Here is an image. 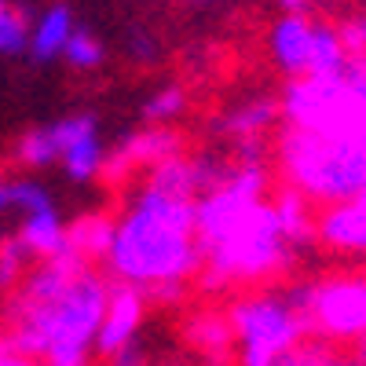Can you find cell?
Wrapping results in <instances>:
<instances>
[{
  "label": "cell",
  "instance_id": "6da1fadb",
  "mask_svg": "<svg viewBox=\"0 0 366 366\" xmlns=\"http://www.w3.org/2000/svg\"><path fill=\"white\" fill-rule=\"evenodd\" d=\"M107 279L74 249L44 257L19 279L11 304V345L48 366H84L107 308Z\"/></svg>",
  "mask_w": 366,
  "mask_h": 366
},
{
  "label": "cell",
  "instance_id": "7a4b0ae2",
  "mask_svg": "<svg viewBox=\"0 0 366 366\" xmlns=\"http://www.w3.org/2000/svg\"><path fill=\"white\" fill-rule=\"evenodd\" d=\"M103 264L117 282L143 293H179V286L202 271L194 198L158 187L143 176L117 212Z\"/></svg>",
  "mask_w": 366,
  "mask_h": 366
},
{
  "label": "cell",
  "instance_id": "3957f363",
  "mask_svg": "<svg viewBox=\"0 0 366 366\" xmlns=\"http://www.w3.org/2000/svg\"><path fill=\"white\" fill-rule=\"evenodd\" d=\"M279 169L312 205L352 202L366 191V132L322 136L290 125L279 136Z\"/></svg>",
  "mask_w": 366,
  "mask_h": 366
},
{
  "label": "cell",
  "instance_id": "277c9868",
  "mask_svg": "<svg viewBox=\"0 0 366 366\" xmlns=\"http://www.w3.org/2000/svg\"><path fill=\"white\" fill-rule=\"evenodd\" d=\"M227 322L231 337L238 341L242 366H271L282 352L308 337V315L297 290L242 297L234 300Z\"/></svg>",
  "mask_w": 366,
  "mask_h": 366
},
{
  "label": "cell",
  "instance_id": "5b68a950",
  "mask_svg": "<svg viewBox=\"0 0 366 366\" xmlns=\"http://www.w3.org/2000/svg\"><path fill=\"white\" fill-rule=\"evenodd\" d=\"M279 103L286 125L293 129L322 136L366 132V96L348 81L345 70L333 77H290Z\"/></svg>",
  "mask_w": 366,
  "mask_h": 366
},
{
  "label": "cell",
  "instance_id": "8992f818",
  "mask_svg": "<svg viewBox=\"0 0 366 366\" xmlns=\"http://www.w3.org/2000/svg\"><path fill=\"white\" fill-rule=\"evenodd\" d=\"M267 55L286 77H333L348 66V48L341 29L315 22L312 15H286L274 19L267 34Z\"/></svg>",
  "mask_w": 366,
  "mask_h": 366
},
{
  "label": "cell",
  "instance_id": "52a82bcc",
  "mask_svg": "<svg viewBox=\"0 0 366 366\" xmlns=\"http://www.w3.org/2000/svg\"><path fill=\"white\" fill-rule=\"evenodd\" d=\"M308 330L326 341H362L366 345V274H333L308 286H297Z\"/></svg>",
  "mask_w": 366,
  "mask_h": 366
},
{
  "label": "cell",
  "instance_id": "ba28073f",
  "mask_svg": "<svg viewBox=\"0 0 366 366\" xmlns=\"http://www.w3.org/2000/svg\"><path fill=\"white\" fill-rule=\"evenodd\" d=\"M51 132L59 143V165L70 183H92L96 176H103L107 143L99 136L96 114H66L51 121Z\"/></svg>",
  "mask_w": 366,
  "mask_h": 366
},
{
  "label": "cell",
  "instance_id": "9c48e42d",
  "mask_svg": "<svg viewBox=\"0 0 366 366\" xmlns=\"http://www.w3.org/2000/svg\"><path fill=\"white\" fill-rule=\"evenodd\" d=\"M172 154H179V132H172L169 125H147L143 132H132V136L121 139V147L114 154H107L103 176L107 179H125L132 172H147L150 165H158Z\"/></svg>",
  "mask_w": 366,
  "mask_h": 366
},
{
  "label": "cell",
  "instance_id": "30bf717a",
  "mask_svg": "<svg viewBox=\"0 0 366 366\" xmlns=\"http://www.w3.org/2000/svg\"><path fill=\"white\" fill-rule=\"evenodd\" d=\"M143 312H147V293L143 290L125 286V282L110 286L107 308H103V322H99V333H96V352L110 359L117 348H125L139 333Z\"/></svg>",
  "mask_w": 366,
  "mask_h": 366
},
{
  "label": "cell",
  "instance_id": "8fae6325",
  "mask_svg": "<svg viewBox=\"0 0 366 366\" xmlns=\"http://www.w3.org/2000/svg\"><path fill=\"white\" fill-rule=\"evenodd\" d=\"M315 238L337 253L366 257V194L337 205H322L315 217Z\"/></svg>",
  "mask_w": 366,
  "mask_h": 366
},
{
  "label": "cell",
  "instance_id": "7c38bea8",
  "mask_svg": "<svg viewBox=\"0 0 366 366\" xmlns=\"http://www.w3.org/2000/svg\"><path fill=\"white\" fill-rule=\"evenodd\" d=\"M74 8L70 4H48L41 15L29 19V41H26V51L34 63H55L66 48V37L74 34Z\"/></svg>",
  "mask_w": 366,
  "mask_h": 366
},
{
  "label": "cell",
  "instance_id": "4fadbf2b",
  "mask_svg": "<svg viewBox=\"0 0 366 366\" xmlns=\"http://www.w3.org/2000/svg\"><path fill=\"white\" fill-rule=\"evenodd\" d=\"M282 117V103L279 99H267V96H253L246 103H234L231 110H224L217 117V132L242 143V139H264L274 121Z\"/></svg>",
  "mask_w": 366,
  "mask_h": 366
},
{
  "label": "cell",
  "instance_id": "5bb4252c",
  "mask_svg": "<svg viewBox=\"0 0 366 366\" xmlns=\"http://www.w3.org/2000/svg\"><path fill=\"white\" fill-rule=\"evenodd\" d=\"M19 238L29 246L34 257H59L70 249V234H66V224L59 220L55 205L51 209H37V212H26L22 217V227H19Z\"/></svg>",
  "mask_w": 366,
  "mask_h": 366
},
{
  "label": "cell",
  "instance_id": "9a60e30c",
  "mask_svg": "<svg viewBox=\"0 0 366 366\" xmlns=\"http://www.w3.org/2000/svg\"><path fill=\"white\" fill-rule=\"evenodd\" d=\"M15 162L29 172H41V169H51L59 165V143H55V132L51 125H37L15 139Z\"/></svg>",
  "mask_w": 366,
  "mask_h": 366
},
{
  "label": "cell",
  "instance_id": "2e32d148",
  "mask_svg": "<svg viewBox=\"0 0 366 366\" xmlns=\"http://www.w3.org/2000/svg\"><path fill=\"white\" fill-rule=\"evenodd\" d=\"M110 231H114V220L110 217H103V212H96V217H81L74 227H66V234H70V249L77 253V257H96V260H103V253H107V246H110Z\"/></svg>",
  "mask_w": 366,
  "mask_h": 366
},
{
  "label": "cell",
  "instance_id": "e0dca14e",
  "mask_svg": "<svg viewBox=\"0 0 366 366\" xmlns=\"http://www.w3.org/2000/svg\"><path fill=\"white\" fill-rule=\"evenodd\" d=\"M59 59H63L70 70L88 74V70H99L107 63V48H103V41L92 34L88 26H74V34L66 37V48H63Z\"/></svg>",
  "mask_w": 366,
  "mask_h": 366
},
{
  "label": "cell",
  "instance_id": "ac0fdd59",
  "mask_svg": "<svg viewBox=\"0 0 366 366\" xmlns=\"http://www.w3.org/2000/svg\"><path fill=\"white\" fill-rule=\"evenodd\" d=\"M29 41V11L15 0H0V59L22 55Z\"/></svg>",
  "mask_w": 366,
  "mask_h": 366
},
{
  "label": "cell",
  "instance_id": "d6986e66",
  "mask_svg": "<svg viewBox=\"0 0 366 366\" xmlns=\"http://www.w3.org/2000/svg\"><path fill=\"white\" fill-rule=\"evenodd\" d=\"M183 110H187V92L179 84H162L154 96H147L139 114H143L147 125H172Z\"/></svg>",
  "mask_w": 366,
  "mask_h": 366
},
{
  "label": "cell",
  "instance_id": "ffe728a7",
  "mask_svg": "<svg viewBox=\"0 0 366 366\" xmlns=\"http://www.w3.org/2000/svg\"><path fill=\"white\" fill-rule=\"evenodd\" d=\"M125 55L132 59V63H139V66H150V63L162 55V37H158L150 26L132 22L129 34H125Z\"/></svg>",
  "mask_w": 366,
  "mask_h": 366
},
{
  "label": "cell",
  "instance_id": "44dd1931",
  "mask_svg": "<svg viewBox=\"0 0 366 366\" xmlns=\"http://www.w3.org/2000/svg\"><path fill=\"white\" fill-rule=\"evenodd\" d=\"M29 260H34V253H29V246H26L19 234L0 242V286L19 282L22 274H26V264Z\"/></svg>",
  "mask_w": 366,
  "mask_h": 366
},
{
  "label": "cell",
  "instance_id": "7402d4cb",
  "mask_svg": "<svg viewBox=\"0 0 366 366\" xmlns=\"http://www.w3.org/2000/svg\"><path fill=\"white\" fill-rule=\"evenodd\" d=\"M341 41H345V48H348L352 59L366 55V11H359L355 19H348L341 26Z\"/></svg>",
  "mask_w": 366,
  "mask_h": 366
},
{
  "label": "cell",
  "instance_id": "603a6c76",
  "mask_svg": "<svg viewBox=\"0 0 366 366\" xmlns=\"http://www.w3.org/2000/svg\"><path fill=\"white\" fill-rule=\"evenodd\" d=\"M110 366H154V362H150L147 359V352L136 345V337L125 345V348H117L114 355H110Z\"/></svg>",
  "mask_w": 366,
  "mask_h": 366
},
{
  "label": "cell",
  "instance_id": "cb8c5ba5",
  "mask_svg": "<svg viewBox=\"0 0 366 366\" xmlns=\"http://www.w3.org/2000/svg\"><path fill=\"white\" fill-rule=\"evenodd\" d=\"M345 74H348V81L366 96V55H359V59H348V66H345Z\"/></svg>",
  "mask_w": 366,
  "mask_h": 366
},
{
  "label": "cell",
  "instance_id": "d4e9b609",
  "mask_svg": "<svg viewBox=\"0 0 366 366\" xmlns=\"http://www.w3.org/2000/svg\"><path fill=\"white\" fill-rule=\"evenodd\" d=\"M0 366H34V355L19 352L15 345L11 348H0Z\"/></svg>",
  "mask_w": 366,
  "mask_h": 366
},
{
  "label": "cell",
  "instance_id": "484cf974",
  "mask_svg": "<svg viewBox=\"0 0 366 366\" xmlns=\"http://www.w3.org/2000/svg\"><path fill=\"white\" fill-rule=\"evenodd\" d=\"M286 15H312V0H279Z\"/></svg>",
  "mask_w": 366,
  "mask_h": 366
},
{
  "label": "cell",
  "instance_id": "4316f807",
  "mask_svg": "<svg viewBox=\"0 0 366 366\" xmlns=\"http://www.w3.org/2000/svg\"><path fill=\"white\" fill-rule=\"evenodd\" d=\"M172 4H179V8H217L224 0H172Z\"/></svg>",
  "mask_w": 366,
  "mask_h": 366
},
{
  "label": "cell",
  "instance_id": "83f0119b",
  "mask_svg": "<svg viewBox=\"0 0 366 366\" xmlns=\"http://www.w3.org/2000/svg\"><path fill=\"white\" fill-rule=\"evenodd\" d=\"M362 194H366V191H362Z\"/></svg>",
  "mask_w": 366,
  "mask_h": 366
}]
</instances>
